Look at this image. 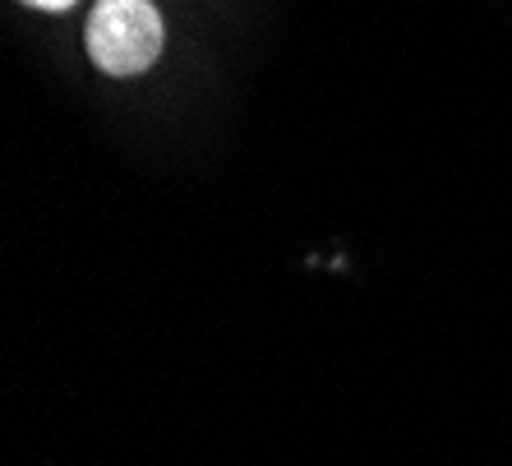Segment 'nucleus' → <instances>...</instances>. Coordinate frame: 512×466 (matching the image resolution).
I'll return each mask as SVG.
<instances>
[{
  "label": "nucleus",
  "mask_w": 512,
  "mask_h": 466,
  "mask_svg": "<svg viewBox=\"0 0 512 466\" xmlns=\"http://www.w3.org/2000/svg\"><path fill=\"white\" fill-rule=\"evenodd\" d=\"M162 14L153 0H97L88 14V56L111 79L143 74L162 56Z\"/></svg>",
  "instance_id": "1"
},
{
  "label": "nucleus",
  "mask_w": 512,
  "mask_h": 466,
  "mask_svg": "<svg viewBox=\"0 0 512 466\" xmlns=\"http://www.w3.org/2000/svg\"><path fill=\"white\" fill-rule=\"evenodd\" d=\"M24 5H33V10H47V14H65L74 0H24Z\"/></svg>",
  "instance_id": "2"
}]
</instances>
